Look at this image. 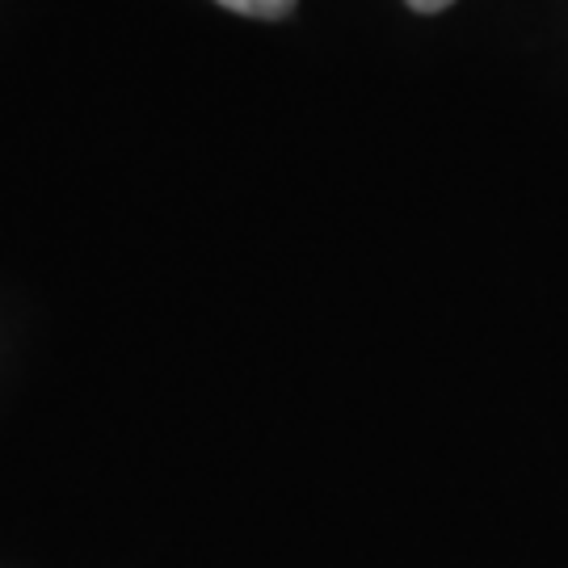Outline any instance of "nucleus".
I'll return each mask as SVG.
<instances>
[{
    "label": "nucleus",
    "instance_id": "obj_1",
    "mask_svg": "<svg viewBox=\"0 0 568 568\" xmlns=\"http://www.w3.org/2000/svg\"><path fill=\"white\" fill-rule=\"evenodd\" d=\"M232 13H248V18H286L295 9V0H220Z\"/></svg>",
    "mask_w": 568,
    "mask_h": 568
},
{
    "label": "nucleus",
    "instance_id": "obj_2",
    "mask_svg": "<svg viewBox=\"0 0 568 568\" xmlns=\"http://www.w3.org/2000/svg\"><path fill=\"white\" fill-rule=\"evenodd\" d=\"M450 4H455V0H408V9H417V13H443Z\"/></svg>",
    "mask_w": 568,
    "mask_h": 568
}]
</instances>
